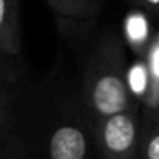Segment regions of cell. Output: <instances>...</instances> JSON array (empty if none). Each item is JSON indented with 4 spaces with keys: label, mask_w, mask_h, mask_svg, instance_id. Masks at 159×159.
Listing matches in <instances>:
<instances>
[{
    "label": "cell",
    "mask_w": 159,
    "mask_h": 159,
    "mask_svg": "<svg viewBox=\"0 0 159 159\" xmlns=\"http://www.w3.org/2000/svg\"><path fill=\"white\" fill-rule=\"evenodd\" d=\"M80 100L92 126L139 106V100L129 91L123 45L114 34L102 38L88 56Z\"/></svg>",
    "instance_id": "cell-1"
},
{
    "label": "cell",
    "mask_w": 159,
    "mask_h": 159,
    "mask_svg": "<svg viewBox=\"0 0 159 159\" xmlns=\"http://www.w3.org/2000/svg\"><path fill=\"white\" fill-rule=\"evenodd\" d=\"M94 129L83 103L67 108L47 136V159H91Z\"/></svg>",
    "instance_id": "cell-2"
},
{
    "label": "cell",
    "mask_w": 159,
    "mask_h": 159,
    "mask_svg": "<svg viewBox=\"0 0 159 159\" xmlns=\"http://www.w3.org/2000/svg\"><path fill=\"white\" fill-rule=\"evenodd\" d=\"M139 106L109 116L92 126L102 159H139Z\"/></svg>",
    "instance_id": "cell-3"
},
{
    "label": "cell",
    "mask_w": 159,
    "mask_h": 159,
    "mask_svg": "<svg viewBox=\"0 0 159 159\" xmlns=\"http://www.w3.org/2000/svg\"><path fill=\"white\" fill-rule=\"evenodd\" d=\"M20 0H0V53L10 58L20 55Z\"/></svg>",
    "instance_id": "cell-4"
},
{
    "label": "cell",
    "mask_w": 159,
    "mask_h": 159,
    "mask_svg": "<svg viewBox=\"0 0 159 159\" xmlns=\"http://www.w3.org/2000/svg\"><path fill=\"white\" fill-rule=\"evenodd\" d=\"M139 159H159V109L147 112L142 122Z\"/></svg>",
    "instance_id": "cell-5"
},
{
    "label": "cell",
    "mask_w": 159,
    "mask_h": 159,
    "mask_svg": "<svg viewBox=\"0 0 159 159\" xmlns=\"http://www.w3.org/2000/svg\"><path fill=\"white\" fill-rule=\"evenodd\" d=\"M53 11L69 19L94 17L102 7L103 0H47Z\"/></svg>",
    "instance_id": "cell-6"
},
{
    "label": "cell",
    "mask_w": 159,
    "mask_h": 159,
    "mask_svg": "<svg viewBox=\"0 0 159 159\" xmlns=\"http://www.w3.org/2000/svg\"><path fill=\"white\" fill-rule=\"evenodd\" d=\"M5 58L7 55H0V125L8 116L11 103V88L17 81V70Z\"/></svg>",
    "instance_id": "cell-7"
},
{
    "label": "cell",
    "mask_w": 159,
    "mask_h": 159,
    "mask_svg": "<svg viewBox=\"0 0 159 159\" xmlns=\"http://www.w3.org/2000/svg\"><path fill=\"white\" fill-rule=\"evenodd\" d=\"M133 2L150 10H159V0H133Z\"/></svg>",
    "instance_id": "cell-8"
},
{
    "label": "cell",
    "mask_w": 159,
    "mask_h": 159,
    "mask_svg": "<svg viewBox=\"0 0 159 159\" xmlns=\"http://www.w3.org/2000/svg\"><path fill=\"white\" fill-rule=\"evenodd\" d=\"M0 55H3V53H0Z\"/></svg>",
    "instance_id": "cell-9"
}]
</instances>
